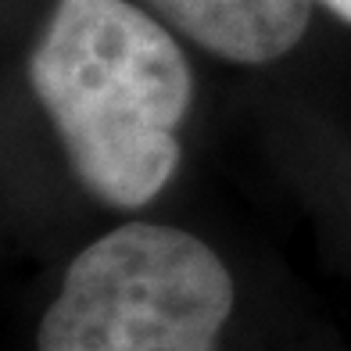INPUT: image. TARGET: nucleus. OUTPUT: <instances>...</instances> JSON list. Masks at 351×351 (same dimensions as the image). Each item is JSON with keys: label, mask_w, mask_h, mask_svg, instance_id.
Segmentation results:
<instances>
[{"label": "nucleus", "mask_w": 351, "mask_h": 351, "mask_svg": "<svg viewBox=\"0 0 351 351\" xmlns=\"http://www.w3.org/2000/svg\"><path fill=\"white\" fill-rule=\"evenodd\" d=\"M29 86L97 201L143 208L180 165L194 75L176 36L130 0H58Z\"/></svg>", "instance_id": "f257e3e1"}, {"label": "nucleus", "mask_w": 351, "mask_h": 351, "mask_svg": "<svg viewBox=\"0 0 351 351\" xmlns=\"http://www.w3.org/2000/svg\"><path fill=\"white\" fill-rule=\"evenodd\" d=\"M233 276L201 237L125 222L72 258L36 351H219Z\"/></svg>", "instance_id": "f03ea898"}, {"label": "nucleus", "mask_w": 351, "mask_h": 351, "mask_svg": "<svg viewBox=\"0 0 351 351\" xmlns=\"http://www.w3.org/2000/svg\"><path fill=\"white\" fill-rule=\"evenodd\" d=\"M172 33L222 61L269 65L305 36L315 0H143Z\"/></svg>", "instance_id": "7ed1b4c3"}, {"label": "nucleus", "mask_w": 351, "mask_h": 351, "mask_svg": "<svg viewBox=\"0 0 351 351\" xmlns=\"http://www.w3.org/2000/svg\"><path fill=\"white\" fill-rule=\"evenodd\" d=\"M323 4L337 14V19H344V22H351V0H323Z\"/></svg>", "instance_id": "20e7f679"}]
</instances>
